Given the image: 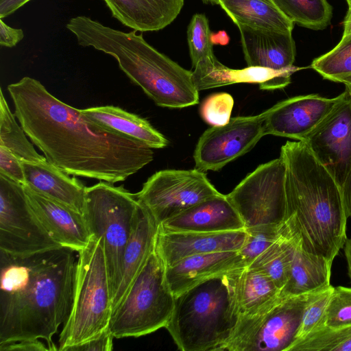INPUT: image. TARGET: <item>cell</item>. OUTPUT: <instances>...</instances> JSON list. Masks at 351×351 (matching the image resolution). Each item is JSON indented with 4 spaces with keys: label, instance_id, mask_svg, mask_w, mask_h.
<instances>
[{
    "label": "cell",
    "instance_id": "obj_26",
    "mask_svg": "<svg viewBox=\"0 0 351 351\" xmlns=\"http://www.w3.org/2000/svg\"><path fill=\"white\" fill-rule=\"evenodd\" d=\"M218 5L236 25L282 32L293 29L294 23L272 0H218Z\"/></svg>",
    "mask_w": 351,
    "mask_h": 351
},
{
    "label": "cell",
    "instance_id": "obj_1",
    "mask_svg": "<svg viewBox=\"0 0 351 351\" xmlns=\"http://www.w3.org/2000/svg\"><path fill=\"white\" fill-rule=\"evenodd\" d=\"M8 90L27 136L48 162L69 175L113 184L154 159L152 148L98 125L34 78L24 77Z\"/></svg>",
    "mask_w": 351,
    "mask_h": 351
},
{
    "label": "cell",
    "instance_id": "obj_28",
    "mask_svg": "<svg viewBox=\"0 0 351 351\" xmlns=\"http://www.w3.org/2000/svg\"><path fill=\"white\" fill-rule=\"evenodd\" d=\"M281 298V290L268 276L256 269H243L239 285L241 318L260 316Z\"/></svg>",
    "mask_w": 351,
    "mask_h": 351
},
{
    "label": "cell",
    "instance_id": "obj_10",
    "mask_svg": "<svg viewBox=\"0 0 351 351\" xmlns=\"http://www.w3.org/2000/svg\"><path fill=\"white\" fill-rule=\"evenodd\" d=\"M317 291L282 297L267 313L240 318L222 351H289L297 339L305 308Z\"/></svg>",
    "mask_w": 351,
    "mask_h": 351
},
{
    "label": "cell",
    "instance_id": "obj_40",
    "mask_svg": "<svg viewBox=\"0 0 351 351\" xmlns=\"http://www.w3.org/2000/svg\"><path fill=\"white\" fill-rule=\"evenodd\" d=\"M114 338L108 329L99 336L71 348L69 351H111L113 349Z\"/></svg>",
    "mask_w": 351,
    "mask_h": 351
},
{
    "label": "cell",
    "instance_id": "obj_45",
    "mask_svg": "<svg viewBox=\"0 0 351 351\" xmlns=\"http://www.w3.org/2000/svg\"><path fill=\"white\" fill-rule=\"evenodd\" d=\"M212 42L213 45H226L229 43V36L225 31H219L212 34Z\"/></svg>",
    "mask_w": 351,
    "mask_h": 351
},
{
    "label": "cell",
    "instance_id": "obj_8",
    "mask_svg": "<svg viewBox=\"0 0 351 351\" xmlns=\"http://www.w3.org/2000/svg\"><path fill=\"white\" fill-rule=\"evenodd\" d=\"M139 204L123 186L99 182L86 188L83 215L92 234L102 238L112 298L122 273L123 257Z\"/></svg>",
    "mask_w": 351,
    "mask_h": 351
},
{
    "label": "cell",
    "instance_id": "obj_37",
    "mask_svg": "<svg viewBox=\"0 0 351 351\" xmlns=\"http://www.w3.org/2000/svg\"><path fill=\"white\" fill-rule=\"evenodd\" d=\"M351 324V288L333 287L326 311L324 326L339 328Z\"/></svg>",
    "mask_w": 351,
    "mask_h": 351
},
{
    "label": "cell",
    "instance_id": "obj_33",
    "mask_svg": "<svg viewBox=\"0 0 351 351\" xmlns=\"http://www.w3.org/2000/svg\"><path fill=\"white\" fill-rule=\"evenodd\" d=\"M289 351H351V324L339 328L323 326L295 341Z\"/></svg>",
    "mask_w": 351,
    "mask_h": 351
},
{
    "label": "cell",
    "instance_id": "obj_30",
    "mask_svg": "<svg viewBox=\"0 0 351 351\" xmlns=\"http://www.w3.org/2000/svg\"><path fill=\"white\" fill-rule=\"evenodd\" d=\"M16 119L1 89L0 146L12 152L21 162L39 163L46 161L45 157L40 155L33 144L29 141L26 133Z\"/></svg>",
    "mask_w": 351,
    "mask_h": 351
},
{
    "label": "cell",
    "instance_id": "obj_12",
    "mask_svg": "<svg viewBox=\"0 0 351 351\" xmlns=\"http://www.w3.org/2000/svg\"><path fill=\"white\" fill-rule=\"evenodd\" d=\"M219 193L205 172L195 168L157 171L147 179L135 195L158 226Z\"/></svg>",
    "mask_w": 351,
    "mask_h": 351
},
{
    "label": "cell",
    "instance_id": "obj_13",
    "mask_svg": "<svg viewBox=\"0 0 351 351\" xmlns=\"http://www.w3.org/2000/svg\"><path fill=\"white\" fill-rule=\"evenodd\" d=\"M264 116L236 117L221 126H212L199 137L194 150L195 168L219 171L249 152L265 136Z\"/></svg>",
    "mask_w": 351,
    "mask_h": 351
},
{
    "label": "cell",
    "instance_id": "obj_7",
    "mask_svg": "<svg viewBox=\"0 0 351 351\" xmlns=\"http://www.w3.org/2000/svg\"><path fill=\"white\" fill-rule=\"evenodd\" d=\"M175 295L166 267L155 248L118 306L112 311L108 330L114 338L139 337L166 326Z\"/></svg>",
    "mask_w": 351,
    "mask_h": 351
},
{
    "label": "cell",
    "instance_id": "obj_21",
    "mask_svg": "<svg viewBox=\"0 0 351 351\" xmlns=\"http://www.w3.org/2000/svg\"><path fill=\"white\" fill-rule=\"evenodd\" d=\"M246 267L238 251L197 254L166 267V277L174 295L226 271Z\"/></svg>",
    "mask_w": 351,
    "mask_h": 351
},
{
    "label": "cell",
    "instance_id": "obj_24",
    "mask_svg": "<svg viewBox=\"0 0 351 351\" xmlns=\"http://www.w3.org/2000/svg\"><path fill=\"white\" fill-rule=\"evenodd\" d=\"M25 184L34 191L61 202L83 214L86 186L77 179L47 160L22 162Z\"/></svg>",
    "mask_w": 351,
    "mask_h": 351
},
{
    "label": "cell",
    "instance_id": "obj_36",
    "mask_svg": "<svg viewBox=\"0 0 351 351\" xmlns=\"http://www.w3.org/2000/svg\"><path fill=\"white\" fill-rule=\"evenodd\" d=\"M333 287L330 285L314 293L305 308L295 341L305 337L316 329L324 326L326 311Z\"/></svg>",
    "mask_w": 351,
    "mask_h": 351
},
{
    "label": "cell",
    "instance_id": "obj_32",
    "mask_svg": "<svg viewBox=\"0 0 351 351\" xmlns=\"http://www.w3.org/2000/svg\"><path fill=\"white\" fill-rule=\"evenodd\" d=\"M310 67L326 80L351 82V36L342 38L332 49L314 59Z\"/></svg>",
    "mask_w": 351,
    "mask_h": 351
},
{
    "label": "cell",
    "instance_id": "obj_43",
    "mask_svg": "<svg viewBox=\"0 0 351 351\" xmlns=\"http://www.w3.org/2000/svg\"><path fill=\"white\" fill-rule=\"evenodd\" d=\"M31 0H0V19L12 14Z\"/></svg>",
    "mask_w": 351,
    "mask_h": 351
},
{
    "label": "cell",
    "instance_id": "obj_6",
    "mask_svg": "<svg viewBox=\"0 0 351 351\" xmlns=\"http://www.w3.org/2000/svg\"><path fill=\"white\" fill-rule=\"evenodd\" d=\"M112 295L102 238L92 234L78 252L71 311L58 339V350L69 351L108 328Z\"/></svg>",
    "mask_w": 351,
    "mask_h": 351
},
{
    "label": "cell",
    "instance_id": "obj_17",
    "mask_svg": "<svg viewBox=\"0 0 351 351\" xmlns=\"http://www.w3.org/2000/svg\"><path fill=\"white\" fill-rule=\"evenodd\" d=\"M23 186L30 206L56 242L77 252L88 245L92 234L83 214Z\"/></svg>",
    "mask_w": 351,
    "mask_h": 351
},
{
    "label": "cell",
    "instance_id": "obj_22",
    "mask_svg": "<svg viewBox=\"0 0 351 351\" xmlns=\"http://www.w3.org/2000/svg\"><path fill=\"white\" fill-rule=\"evenodd\" d=\"M158 226L149 211L139 204L123 254L121 281L112 300V311L121 302L154 250Z\"/></svg>",
    "mask_w": 351,
    "mask_h": 351
},
{
    "label": "cell",
    "instance_id": "obj_48",
    "mask_svg": "<svg viewBox=\"0 0 351 351\" xmlns=\"http://www.w3.org/2000/svg\"><path fill=\"white\" fill-rule=\"evenodd\" d=\"M346 89L348 90L351 96V82L344 83Z\"/></svg>",
    "mask_w": 351,
    "mask_h": 351
},
{
    "label": "cell",
    "instance_id": "obj_20",
    "mask_svg": "<svg viewBox=\"0 0 351 351\" xmlns=\"http://www.w3.org/2000/svg\"><path fill=\"white\" fill-rule=\"evenodd\" d=\"M193 77L197 89L203 90L237 83H257L262 90L283 88L291 82L293 71H279L259 66L233 69L215 58L197 64Z\"/></svg>",
    "mask_w": 351,
    "mask_h": 351
},
{
    "label": "cell",
    "instance_id": "obj_34",
    "mask_svg": "<svg viewBox=\"0 0 351 351\" xmlns=\"http://www.w3.org/2000/svg\"><path fill=\"white\" fill-rule=\"evenodd\" d=\"M209 21L204 14H195L188 25L187 43L192 66L215 58Z\"/></svg>",
    "mask_w": 351,
    "mask_h": 351
},
{
    "label": "cell",
    "instance_id": "obj_29",
    "mask_svg": "<svg viewBox=\"0 0 351 351\" xmlns=\"http://www.w3.org/2000/svg\"><path fill=\"white\" fill-rule=\"evenodd\" d=\"M297 245L283 223L280 237L247 267L264 273L281 290L289 278Z\"/></svg>",
    "mask_w": 351,
    "mask_h": 351
},
{
    "label": "cell",
    "instance_id": "obj_27",
    "mask_svg": "<svg viewBox=\"0 0 351 351\" xmlns=\"http://www.w3.org/2000/svg\"><path fill=\"white\" fill-rule=\"evenodd\" d=\"M331 267L332 263L324 257L307 252L298 244L281 296L298 295L329 287Z\"/></svg>",
    "mask_w": 351,
    "mask_h": 351
},
{
    "label": "cell",
    "instance_id": "obj_41",
    "mask_svg": "<svg viewBox=\"0 0 351 351\" xmlns=\"http://www.w3.org/2000/svg\"><path fill=\"white\" fill-rule=\"evenodd\" d=\"M0 351H50L41 339L23 340L0 345Z\"/></svg>",
    "mask_w": 351,
    "mask_h": 351
},
{
    "label": "cell",
    "instance_id": "obj_4",
    "mask_svg": "<svg viewBox=\"0 0 351 351\" xmlns=\"http://www.w3.org/2000/svg\"><path fill=\"white\" fill-rule=\"evenodd\" d=\"M66 27L79 45L114 57L122 71L157 106L183 108L199 103L192 71L159 52L142 34L122 32L86 16L71 18Z\"/></svg>",
    "mask_w": 351,
    "mask_h": 351
},
{
    "label": "cell",
    "instance_id": "obj_23",
    "mask_svg": "<svg viewBox=\"0 0 351 351\" xmlns=\"http://www.w3.org/2000/svg\"><path fill=\"white\" fill-rule=\"evenodd\" d=\"M114 18L136 32L162 29L180 14L184 0H104Z\"/></svg>",
    "mask_w": 351,
    "mask_h": 351
},
{
    "label": "cell",
    "instance_id": "obj_35",
    "mask_svg": "<svg viewBox=\"0 0 351 351\" xmlns=\"http://www.w3.org/2000/svg\"><path fill=\"white\" fill-rule=\"evenodd\" d=\"M280 226H261L245 229L246 237L238 251L246 267L250 265L263 252L280 236Z\"/></svg>",
    "mask_w": 351,
    "mask_h": 351
},
{
    "label": "cell",
    "instance_id": "obj_3",
    "mask_svg": "<svg viewBox=\"0 0 351 351\" xmlns=\"http://www.w3.org/2000/svg\"><path fill=\"white\" fill-rule=\"evenodd\" d=\"M280 157L286 167L284 225L302 250L332 264L347 239L341 188L304 142L287 141Z\"/></svg>",
    "mask_w": 351,
    "mask_h": 351
},
{
    "label": "cell",
    "instance_id": "obj_44",
    "mask_svg": "<svg viewBox=\"0 0 351 351\" xmlns=\"http://www.w3.org/2000/svg\"><path fill=\"white\" fill-rule=\"evenodd\" d=\"M343 202L346 215L351 217V169L341 186Z\"/></svg>",
    "mask_w": 351,
    "mask_h": 351
},
{
    "label": "cell",
    "instance_id": "obj_2",
    "mask_svg": "<svg viewBox=\"0 0 351 351\" xmlns=\"http://www.w3.org/2000/svg\"><path fill=\"white\" fill-rule=\"evenodd\" d=\"M60 247L27 256L0 251V345L41 339L50 351L73 304L77 258Z\"/></svg>",
    "mask_w": 351,
    "mask_h": 351
},
{
    "label": "cell",
    "instance_id": "obj_47",
    "mask_svg": "<svg viewBox=\"0 0 351 351\" xmlns=\"http://www.w3.org/2000/svg\"><path fill=\"white\" fill-rule=\"evenodd\" d=\"M348 5V10L343 21V32L342 38L351 36V4Z\"/></svg>",
    "mask_w": 351,
    "mask_h": 351
},
{
    "label": "cell",
    "instance_id": "obj_49",
    "mask_svg": "<svg viewBox=\"0 0 351 351\" xmlns=\"http://www.w3.org/2000/svg\"><path fill=\"white\" fill-rule=\"evenodd\" d=\"M205 3H211L213 5H218V0H202Z\"/></svg>",
    "mask_w": 351,
    "mask_h": 351
},
{
    "label": "cell",
    "instance_id": "obj_50",
    "mask_svg": "<svg viewBox=\"0 0 351 351\" xmlns=\"http://www.w3.org/2000/svg\"><path fill=\"white\" fill-rule=\"evenodd\" d=\"M348 4H351V0H346Z\"/></svg>",
    "mask_w": 351,
    "mask_h": 351
},
{
    "label": "cell",
    "instance_id": "obj_39",
    "mask_svg": "<svg viewBox=\"0 0 351 351\" xmlns=\"http://www.w3.org/2000/svg\"><path fill=\"white\" fill-rule=\"evenodd\" d=\"M0 173L10 180L25 184L21 161L9 149L0 146Z\"/></svg>",
    "mask_w": 351,
    "mask_h": 351
},
{
    "label": "cell",
    "instance_id": "obj_46",
    "mask_svg": "<svg viewBox=\"0 0 351 351\" xmlns=\"http://www.w3.org/2000/svg\"><path fill=\"white\" fill-rule=\"evenodd\" d=\"M348 265V274L351 282V237L347 238L343 247Z\"/></svg>",
    "mask_w": 351,
    "mask_h": 351
},
{
    "label": "cell",
    "instance_id": "obj_15",
    "mask_svg": "<svg viewBox=\"0 0 351 351\" xmlns=\"http://www.w3.org/2000/svg\"><path fill=\"white\" fill-rule=\"evenodd\" d=\"M317 94L289 98L263 112L265 134L302 141L341 100Z\"/></svg>",
    "mask_w": 351,
    "mask_h": 351
},
{
    "label": "cell",
    "instance_id": "obj_42",
    "mask_svg": "<svg viewBox=\"0 0 351 351\" xmlns=\"http://www.w3.org/2000/svg\"><path fill=\"white\" fill-rule=\"evenodd\" d=\"M24 38L22 29L14 28L0 19V45L5 47H14Z\"/></svg>",
    "mask_w": 351,
    "mask_h": 351
},
{
    "label": "cell",
    "instance_id": "obj_14",
    "mask_svg": "<svg viewBox=\"0 0 351 351\" xmlns=\"http://www.w3.org/2000/svg\"><path fill=\"white\" fill-rule=\"evenodd\" d=\"M340 188L351 169V96L341 100L302 141Z\"/></svg>",
    "mask_w": 351,
    "mask_h": 351
},
{
    "label": "cell",
    "instance_id": "obj_19",
    "mask_svg": "<svg viewBox=\"0 0 351 351\" xmlns=\"http://www.w3.org/2000/svg\"><path fill=\"white\" fill-rule=\"evenodd\" d=\"M158 228L165 232H220L245 230L239 215L219 193L165 221Z\"/></svg>",
    "mask_w": 351,
    "mask_h": 351
},
{
    "label": "cell",
    "instance_id": "obj_31",
    "mask_svg": "<svg viewBox=\"0 0 351 351\" xmlns=\"http://www.w3.org/2000/svg\"><path fill=\"white\" fill-rule=\"evenodd\" d=\"M291 22L314 30L330 24L332 8L327 0H272Z\"/></svg>",
    "mask_w": 351,
    "mask_h": 351
},
{
    "label": "cell",
    "instance_id": "obj_25",
    "mask_svg": "<svg viewBox=\"0 0 351 351\" xmlns=\"http://www.w3.org/2000/svg\"><path fill=\"white\" fill-rule=\"evenodd\" d=\"M81 110L98 125L130 137L152 149H161L168 145V140L148 121L121 108L103 106Z\"/></svg>",
    "mask_w": 351,
    "mask_h": 351
},
{
    "label": "cell",
    "instance_id": "obj_5",
    "mask_svg": "<svg viewBox=\"0 0 351 351\" xmlns=\"http://www.w3.org/2000/svg\"><path fill=\"white\" fill-rule=\"evenodd\" d=\"M245 268L210 277L175 295L165 328L180 350H223L240 321L239 285Z\"/></svg>",
    "mask_w": 351,
    "mask_h": 351
},
{
    "label": "cell",
    "instance_id": "obj_18",
    "mask_svg": "<svg viewBox=\"0 0 351 351\" xmlns=\"http://www.w3.org/2000/svg\"><path fill=\"white\" fill-rule=\"evenodd\" d=\"M247 66H259L279 71L295 72L296 49L292 32L258 29L237 25Z\"/></svg>",
    "mask_w": 351,
    "mask_h": 351
},
{
    "label": "cell",
    "instance_id": "obj_16",
    "mask_svg": "<svg viewBox=\"0 0 351 351\" xmlns=\"http://www.w3.org/2000/svg\"><path fill=\"white\" fill-rule=\"evenodd\" d=\"M245 237V230L197 232H165L158 228L154 248L167 267L194 255L239 251Z\"/></svg>",
    "mask_w": 351,
    "mask_h": 351
},
{
    "label": "cell",
    "instance_id": "obj_38",
    "mask_svg": "<svg viewBox=\"0 0 351 351\" xmlns=\"http://www.w3.org/2000/svg\"><path fill=\"white\" fill-rule=\"evenodd\" d=\"M234 99L227 93L209 95L202 102L200 114L205 122L212 126H221L230 121Z\"/></svg>",
    "mask_w": 351,
    "mask_h": 351
},
{
    "label": "cell",
    "instance_id": "obj_11",
    "mask_svg": "<svg viewBox=\"0 0 351 351\" xmlns=\"http://www.w3.org/2000/svg\"><path fill=\"white\" fill-rule=\"evenodd\" d=\"M60 247L30 206L23 185L0 173V251L27 256Z\"/></svg>",
    "mask_w": 351,
    "mask_h": 351
},
{
    "label": "cell",
    "instance_id": "obj_9",
    "mask_svg": "<svg viewBox=\"0 0 351 351\" xmlns=\"http://www.w3.org/2000/svg\"><path fill=\"white\" fill-rule=\"evenodd\" d=\"M286 167L278 158L260 165L228 195L245 229L280 226L286 218Z\"/></svg>",
    "mask_w": 351,
    "mask_h": 351
}]
</instances>
